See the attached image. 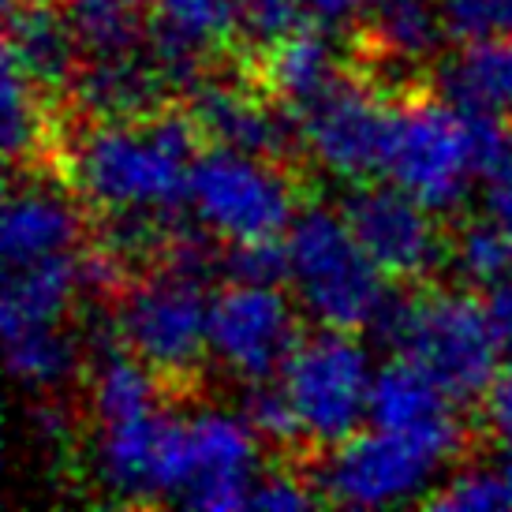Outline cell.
<instances>
[{
    "label": "cell",
    "mask_w": 512,
    "mask_h": 512,
    "mask_svg": "<svg viewBox=\"0 0 512 512\" xmlns=\"http://www.w3.org/2000/svg\"><path fill=\"white\" fill-rule=\"evenodd\" d=\"M427 505L441 512H494L509 505V490L498 468H468L434 486Z\"/></svg>",
    "instance_id": "29"
},
{
    "label": "cell",
    "mask_w": 512,
    "mask_h": 512,
    "mask_svg": "<svg viewBox=\"0 0 512 512\" xmlns=\"http://www.w3.org/2000/svg\"><path fill=\"white\" fill-rule=\"evenodd\" d=\"M292 116L299 150L322 172L344 184H363L385 172L397 105H389L374 86L341 72Z\"/></svg>",
    "instance_id": "9"
},
{
    "label": "cell",
    "mask_w": 512,
    "mask_h": 512,
    "mask_svg": "<svg viewBox=\"0 0 512 512\" xmlns=\"http://www.w3.org/2000/svg\"><path fill=\"white\" fill-rule=\"evenodd\" d=\"M483 419L494 438L512 445V363L509 370H498V378L483 393Z\"/></svg>",
    "instance_id": "35"
},
{
    "label": "cell",
    "mask_w": 512,
    "mask_h": 512,
    "mask_svg": "<svg viewBox=\"0 0 512 512\" xmlns=\"http://www.w3.org/2000/svg\"><path fill=\"white\" fill-rule=\"evenodd\" d=\"M42 86L4 60V83H0V131H4V154L8 161H30L49 143V116L42 105Z\"/></svg>",
    "instance_id": "25"
},
{
    "label": "cell",
    "mask_w": 512,
    "mask_h": 512,
    "mask_svg": "<svg viewBox=\"0 0 512 512\" xmlns=\"http://www.w3.org/2000/svg\"><path fill=\"white\" fill-rule=\"evenodd\" d=\"M83 292H90V281H86V258L79 251L4 266V292H0L4 337L38 326H64Z\"/></svg>",
    "instance_id": "18"
},
{
    "label": "cell",
    "mask_w": 512,
    "mask_h": 512,
    "mask_svg": "<svg viewBox=\"0 0 512 512\" xmlns=\"http://www.w3.org/2000/svg\"><path fill=\"white\" fill-rule=\"evenodd\" d=\"M397 356L412 359L456 400H483L498 378L501 348L490 329L486 303L468 292L430 288L412 296H393L389 311L374 329Z\"/></svg>",
    "instance_id": "4"
},
{
    "label": "cell",
    "mask_w": 512,
    "mask_h": 512,
    "mask_svg": "<svg viewBox=\"0 0 512 512\" xmlns=\"http://www.w3.org/2000/svg\"><path fill=\"white\" fill-rule=\"evenodd\" d=\"M456 456L427 438L397 434L370 423L352 438L329 445L314 471L322 501L348 509H389L404 501H427L438 475Z\"/></svg>",
    "instance_id": "7"
},
{
    "label": "cell",
    "mask_w": 512,
    "mask_h": 512,
    "mask_svg": "<svg viewBox=\"0 0 512 512\" xmlns=\"http://www.w3.org/2000/svg\"><path fill=\"white\" fill-rule=\"evenodd\" d=\"M359 19L374 57L404 68L427 64L449 38L441 0H367Z\"/></svg>",
    "instance_id": "22"
},
{
    "label": "cell",
    "mask_w": 512,
    "mask_h": 512,
    "mask_svg": "<svg viewBox=\"0 0 512 512\" xmlns=\"http://www.w3.org/2000/svg\"><path fill=\"white\" fill-rule=\"evenodd\" d=\"M139 8L143 0H68V15L79 30L86 57L143 49L146 38Z\"/></svg>",
    "instance_id": "27"
},
{
    "label": "cell",
    "mask_w": 512,
    "mask_h": 512,
    "mask_svg": "<svg viewBox=\"0 0 512 512\" xmlns=\"http://www.w3.org/2000/svg\"><path fill=\"white\" fill-rule=\"evenodd\" d=\"M83 214L57 184L23 180L12 184L0 210V255L4 266H23L38 258L68 255L79 247Z\"/></svg>",
    "instance_id": "17"
},
{
    "label": "cell",
    "mask_w": 512,
    "mask_h": 512,
    "mask_svg": "<svg viewBox=\"0 0 512 512\" xmlns=\"http://www.w3.org/2000/svg\"><path fill=\"white\" fill-rule=\"evenodd\" d=\"M341 214L389 281H419L441 266V258H449L438 214L393 180L352 184L341 199Z\"/></svg>",
    "instance_id": "12"
},
{
    "label": "cell",
    "mask_w": 512,
    "mask_h": 512,
    "mask_svg": "<svg viewBox=\"0 0 512 512\" xmlns=\"http://www.w3.org/2000/svg\"><path fill=\"white\" fill-rule=\"evenodd\" d=\"M90 475L116 501H176L184 486V419L154 408L94 423Z\"/></svg>",
    "instance_id": "10"
},
{
    "label": "cell",
    "mask_w": 512,
    "mask_h": 512,
    "mask_svg": "<svg viewBox=\"0 0 512 512\" xmlns=\"http://www.w3.org/2000/svg\"><path fill=\"white\" fill-rule=\"evenodd\" d=\"M217 270L228 285H288L285 236L225 243V251L217 258Z\"/></svg>",
    "instance_id": "28"
},
{
    "label": "cell",
    "mask_w": 512,
    "mask_h": 512,
    "mask_svg": "<svg viewBox=\"0 0 512 512\" xmlns=\"http://www.w3.org/2000/svg\"><path fill=\"white\" fill-rule=\"evenodd\" d=\"M243 415H247V423L255 427L258 438L270 441V445H296V441H303L296 412H292V404H288L285 389H281L277 378H273V382L247 385Z\"/></svg>",
    "instance_id": "32"
},
{
    "label": "cell",
    "mask_w": 512,
    "mask_h": 512,
    "mask_svg": "<svg viewBox=\"0 0 512 512\" xmlns=\"http://www.w3.org/2000/svg\"><path fill=\"white\" fill-rule=\"evenodd\" d=\"M243 0H154L150 53L169 86H195L202 60L225 42L240 38Z\"/></svg>",
    "instance_id": "16"
},
{
    "label": "cell",
    "mask_w": 512,
    "mask_h": 512,
    "mask_svg": "<svg viewBox=\"0 0 512 512\" xmlns=\"http://www.w3.org/2000/svg\"><path fill=\"white\" fill-rule=\"evenodd\" d=\"M438 94L456 109L494 113L512 120V38L464 42L438 64Z\"/></svg>",
    "instance_id": "21"
},
{
    "label": "cell",
    "mask_w": 512,
    "mask_h": 512,
    "mask_svg": "<svg viewBox=\"0 0 512 512\" xmlns=\"http://www.w3.org/2000/svg\"><path fill=\"white\" fill-rule=\"evenodd\" d=\"M8 374L30 393H53L79 374L83 341L64 326H38L4 337Z\"/></svg>",
    "instance_id": "24"
},
{
    "label": "cell",
    "mask_w": 512,
    "mask_h": 512,
    "mask_svg": "<svg viewBox=\"0 0 512 512\" xmlns=\"http://www.w3.org/2000/svg\"><path fill=\"white\" fill-rule=\"evenodd\" d=\"M34 430H38V438L49 441V445H60V441L68 438V415L60 404H38L34 408Z\"/></svg>",
    "instance_id": "39"
},
{
    "label": "cell",
    "mask_w": 512,
    "mask_h": 512,
    "mask_svg": "<svg viewBox=\"0 0 512 512\" xmlns=\"http://www.w3.org/2000/svg\"><path fill=\"white\" fill-rule=\"evenodd\" d=\"M187 113L210 146H232L247 154L285 157L296 143V116L266 86H243L240 79H206L191 86Z\"/></svg>",
    "instance_id": "14"
},
{
    "label": "cell",
    "mask_w": 512,
    "mask_h": 512,
    "mask_svg": "<svg viewBox=\"0 0 512 512\" xmlns=\"http://www.w3.org/2000/svg\"><path fill=\"white\" fill-rule=\"evenodd\" d=\"M367 423L412 438H427L449 453H460L464 445V427L456 419V400L430 378L412 359H389L374 370L370 385V415Z\"/></svg>",
    "instance_id": "15"
},
{
    "label": "cell",
    "mask_w": 512,
    "mask_h": 512,
    "mask_svg": "<svg viewBox=\"0 0 512 512\" xmlns=\"http://www.w3.org/2000/svg\"><path fill=\"white\" fill-rule=\"evenodd\" d=\"M374 370L378 367L370 363V348L352 329L318 326L299 337L277 382L296 412L303 441L329 449L352 438L370 415Z\"/></svg>",
    "instance_id": "6"
},
{
    "label": "cell",
    "mask_w": 512,
    "mask_h": 512,
    "mask_svg": "<svg viewBox=\"0 0 512 512\" xmlns=\"http://www.w3.org/2000/svg\"><path fill=\"white\" fill-rule=\"evenodd\" d=\"M288 288L311 322L329 329H378L393 303L389 277L363 251L341 210L307 206L285 232Z\"/></svg>",
    "instance_id": "3"
},
{
    "label": "cell",
    "mask_w": 512,
    "mask_h": 512,
    "mask_svg": "<svg viewBox=\"0 0 512 512\" xmlns=\"http://www.w3.org/2000/svg\"><path fill=\"white\" fill-rule=\"evenodd\" d=\"M445 30L453 42L512 38V0H441Z\"/></svg>",
    "instance_id": "31"
},
{
    "label": "cell",
    "mask_w": 512,
    "mask_h": 512,
    "mask_svg": "<svg viewBox=\"0 0 512 512\" xmlns=\"http://www.w3.org/2000/svg\"><path fill=\"white\" fill-rule=\"evenodd\" d=\"M385 176L434 214H453L464 206L479 176L471 165L464 113L453 101L441 94L400 101L385 154Z\"/></svg>",
    "instance_id": "8"
},
{
    "label": "cell",
    "mask_w": 512,
    "mask_h": 512,
    "mask_svg": "<svg viewBox=\"0 0 512 512\" xmlns=\"http://www.w3.org/2000/svg\"><path fill=\"white\" fill-rule=\"evenodd\" d=\"M314 505H322V494H318L314 479H299V475H288V471H262L247 509L303 512L314 509Z\"/></svg>",
    "instance_id": "34"
},
{
    "label": "cell",
    "mask_w": 512,
    "mask_h": 512,
    "mask_svg": "<svg viewBox=\"0 0 512 512\" xmlns=\"http://www.w3.org/2000/svg\"><path fill=\"white\" fill-rule=\"evenodd\" d=\"M262 438L243 412L199 408L184 415V486L180 505L199 512H236L251 505Z\"/></svg>",
    "instance_id": "13"
},
{
    "label": "cell",
    "mask_w": 512,
    "mask_h": 512,
    "mask_svg": "<svg viewBox=\"0 0 512 512\" xmlns=\"http://www.w3.org/2000/svg\"><path fill=\"white\" fill-rule=\"evenodd\" d=\"M169 86L150 45L131 53L86 57L75 75V98L90 116H146L161 109V90Z\"/></svg>",
    "instance_id": "20"
},
{
    "label": "cell",
    "mask_w": 512,
    "mask_h": 512,
    "mask_svg": "<svg viewBox=\"0 0 512 512\" xmlns=\"http://www.w3.org/2000/svg\"><path fill=\"white\" fill-rule=\"evenodd\" d=\"M296 344V303L281 285H228L210 303V359L236 382H273Z\"/></svg>",
    "instance_id": "11"
},
{
    "label": "cell",
    "mask_w": 512,
    "mask_h": 512,
    "mask_svg": "<svg viewBox=\"0 0 512 512\" xmlns=\"http://www.w3.org/2000/svg\"><path fill=\"white\" fill-rule=\"evenodd\" d=\"M501 479H505V490H509V505H512V445H505V456H501Z\"/></svg>",
    "instance_id": "40"
},
{
    "label": "cell",
    "mask_w": 512,
    "mask_h": 512,
    "mask_svg": "<svg viewBox=\"0 0 512 512\" xmlns=\"http://www.w3.org/2000/svg\"><path fill=\"white\" fill-rule=\"evenodd\" d=\"M486 314H490V329L498 337L501 359L512 363V277L486 292Z\"/></svg>",
    "instance_id": "36"
},
{
    "label": "cell",
    "mask_w": 512,
    "mask_h": 512,
    "mask_svg": "<svg viewBox=\"0 0 512 512\" xmlns=\"http://www.w3.org/2000/svg\"><path fill=\"white\" fill-rule=\"evenodd\" d=\"M303 23H311V19L303 15L299 0H243L240 8V38L258 53L285 42Z\"/></svg>",
    "instance_id": "33"
},
{
    "label": "cell",
    "mask_w": 512,
    "mask_h": 512,
    "mask_svg": "<svg viewBox=\"0 0 512 512\" xmlns=\"http://www.w3.org/2000/svg\"><path fill=\"white\" fill-rule=\"evenodd\" d=\"M363 4H367V0H299L303 15L326 30L348 27L352 19L363 15Z\"/></svg>",
    "instance_id": "37"
},
{
    "label": "cell",
    "mask_w": 512,
    "mask_h": 512,
    "mask_svg": "<svg viewBox=\"0 0 512 512\" xmlns=\"http://www.w3.org/2000/svg\"><path fill=\"white\" fill-rule=\"evenodd\" d=\"M449 266L468 288L490 292L505 285L512 277V236L494 217L468 221L449 243Z\"/></svg>",
    "instance_id": "26"
},
{
    "label": "cell",
    "mask_w": 512,
    "mask_h": 512,
    "mask_svg": "<svg viewBox=\"0 0 512 512\" xmlns=\"http://www.w3.org/2000/svg\"><path fill=\"white\" fill-rule=\"evenodd\" d=\"M169 262L135 277L116 303V337L131 356L165 382L195 374L210 356V292L206 273L214 266L199 240L169 243Z\"/></svg>",
    "instance_id": "2"
},
{
    "label": "cell",
    "mask_w": 512,
    "mask_h": 512,
    "mask_svg": "<svg viewBox=\"0 0 512 512\" xmlns=\"http://www.w3.org/2000/svg\"><path fill=\"white\" fill-rule=\"evenodd\" d=\"M4 4H8V12H12V8H19V4H27V0H4Z\"/></svg>",
    "instance_id": "41"
},
{
    "label": "cell",
    "mask_w": 512,
    "mask_h": 512,
    "mask_svg": "<svg viewBox=\"0 0 512 512\" xmlns=\"http://www.w3.org/2000/svg\"><path fill=\"white\" fill-rule=\"evenodd\" d=\"M464 113V131H468V150H471V165H475V176L490 184L498 176H509L512 172V120L509 116H494V113H471V109H460Z\"/></svg>",
    "instance_id": "30"
},
{
    "label": "cell",
    "mask_w": 512,
    "mask_h": 512,
    "mask_svg": "<svg viewBox=\"0 0 512 512\" xmlns=\"http://www.w3.org/2000/svg\"><path fill=\"white\" fill-rule=\"evenodd\" d=\"M341 75L337 49L326 38V27L303 23L296 34L262 53V86L285 105L288 113L314 101Z\"/></svg>",
    "instance_id": "23"
},
{
    "label": "cell",
    "mask_w": 512,
    "mask_h": 512,
    "mask_svg": "<svg viewBox=\"0 0 512 512\" xmlns=\"http://www.w3.org/2000/svg\"><path fill=\"white\" fill-rule=\"evenodd\" d=\"M195 157L199 128L191 113L94 116L68 146V180L75 195L105 217H172V210L187 206Z\"/></svg>",
    "instance_id": "1"
},
{
    "label": "cell",
    "mask_w": 512,
    "mask_h": 512,
    "mask_svg": "<svg viewBox=\"0 0 512 512\" xmlns=\"http://www.w3.org/2000/svg\"><path fill=\"white\" fill-rule=\"evenodd\" d=\"M187 210L225 243L277 240L296 221L299 195L281 157L210 146L191 165Z\"/></svg>",
    "instance_id": "5"
},
{
    "label": "cell",
    "mask_w": 512,
    "mask_h": 512,
    "mask_svg": "<svg viewBox=\"0 0 512 512\" xmlns=\"http://www.w3.org/2000/svg\"><path fill=\"white\" fill-rule=\"evenodd\" d=\"M83 57V42H79V30L68 12H57L42 0H27V4L12 8L4 60H12L45 94L72 86L83 68Z\"/></svg>",
    "instance_id": "19"
},
{
    "label": "cell",
    "mask_w": 512,
    "mask_h": 512,
    "mask_svg": "<svg viewBox=\"0 0 512 512\" xmlns=\"http://www.w3.org/2000/svg\"><path fill=\"white\" fill-rule=\"evenodd\" d=\"M483 206H486V217H494V221L512 236V172L486 184Z\"/></svg>",
    "instance_id": "38"
}]
</instances>
